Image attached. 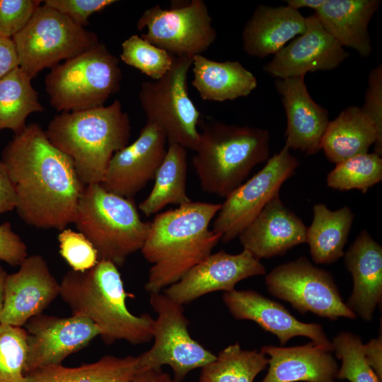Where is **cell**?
Masks as SVG:
<instances>
[{"mask_svg": "<svg viewBox=\"0 0 382 382\" xmlns=\"http://www.w3.org/2000/svg\"><path fill=\"white\" fill-rule=\"evenodd\" d=\"M223 301L230 313L238 320H250L275 335L282 345L296 336L309 337L313 342L333 351L322 325L297 320L280 303L253 290L224 292Z\"/></svg>", "mask_w": 382, "mask_h": 382, "instance_id": "cell-19", "label": "cell"}, {"mask_svg": "<svg viewBox=\"0 0 382 382\" xmlns=\"http://www.w3.org/2000/svg\"><path fill=\"white\" fill-rule=\"evenodd\" d=\"M31 81L19 66L0 79V132L6 129L19 134L29 115L45 110Z\"/></svg>", "mask_w": 382, "mask_h": 382, "instance_id": "cell-31", "label": "cell"}, {"mask_svg": "<svg viewBox=\"0 0 382 382\" xmlns=\"http://www.w3.org/2000/svg\"><path fill=\"white\" fill-rule=\"evenodd\" d=\"M306 28V18L288 6L259 5L248 20L242 33L243 51L263 58L275 54Z\"/></svg>", "mask_w": 382, "mask_h": 382, "instance_id": "cell-24", "label": "cell"}, {"mask_svg": "<svg viewBox=\"0 0 382 382\" xmlns=\"http://www.w3.org/2000/svg\"><path fill=\"white\" fill-rule=\"evenodd\" d=\"M265 272L260 260L248 250L231 254L221 250L192 267L163 293L183 306L213 291H231L240 281Z\"/></svg>", "mask_w": 382, "mask_h": 382, "instance_id": "cell-16", "label": "cell"}, {"mask_svg": "<svg viewBox=\"0 0 382 382\" xmlns=\"http://www.w3.org/2000/svg\"><path fill=\"white\" fill-rule=\"evenodd\" d=\"M268 291L301 313L311 312L332 320L357 315L343 301L332 274L306 257L280 265L265 277Z\"/></svg>", "mask_w": 382, "mask_h": 382, "instance_id": "cell-11", "label": "cell"}, {"mask_svg": "<svg viewBox=\"0 0 382 382\" xmlns=\"http://www.w3.org/2000/svg\"><path fill=\"white\" fill-rule=\"evenodd\" d=\"M305 32L285 45L263 70L278 79L337 67L349 53L323 27L315 14L306 18Z\"/></svg>", "mask_w": 382, "mask_h": 382, "instance_id": "cell-18", "label": "cell"}, {"mask_svg": "<svg viewBox=\"0 0 382 382\" xmlns=\"http://www.w3.org/2000/svg\"><path fill=\"white\" fill-rule=\"evenodd\" d=\"M289 150L284 144L260 171L225 197L212 229L221 236L223 243L238 237L295 173L299 161Z\"/></svg>", "mask_w": 382, "mask_h": 382, "instance_id": "cell-12", "label": "cell"}, {"mask_svg": "<svg viewBox=\"0 0 382 382\" xmlns=\"http://www.w3.org/2000/svg\"><path fill=\"white\" fill-rule=\"evenodd\" d=\"M304 78L278 79L274 84L286 115L285 145L308 156L321 149V139L330 121L328 111L311 97Z\"/></svg>", "mask_w": 382, "mask_h": 382, "instance_id": "cell-20", "label": "cell"}, {"mask_svg": "<svg viewBox=\"0 0 382 382\" xmlns=\"http://www.w3.org/2000/svg\"><path fill=\"white\" fill-rule=\"evenodd\" d=\"M267 365L268 358L262 352L242 349L235 343L202 368L199 382H253Z\"/></svg>", "mask_w": 382, "mask_h": 382, "instance_id": "cell-32", "label": "cell"}, {"mask_svg": "<svg viewBox=\"0 0 382 382\" xmlns=\"http://www.w3.org/2000/svg\"><path fill=\"white\" fill-rule=\"evenodd\" d=\"M40 0H0V36L11 38L29 23Z\"/></svg>", "mask_w": 382, "mask_h": 382, "instance_id": "cell-38", "label": "cell"}, {"mask_svg": "<svg viewBox=\"0 0 382 382\" xmlns=\"http://www.w3.org/2000/svg\"><path fill=\"white\" fill-rule=\"evenodd\" d=\"M28 247L21 237L6 221L0 224V260L19 266L28 257Z\"/></svg>", "mask_w": 382, "mask_h": 382, "instance_id": "cell-41", "label": "cell"}, {"mask_svg": "<svg viewBox=\"0 0 382 382\" xmlns=\"http://www.w3.org/2000/svg\"><path fill=\"white\" fill-rule=\"evenodd\" d=\"M325 0H287V6L299 11V8H309L315 11L318 10L325 3Z\"/></svg>", "mask_w": 382, "mask_h": 382, "instance_id": "cell-46", "label": "cell"}, {"mask_svg": "<svg viewBox=\"0 0 382 382\" xmlns=\"http://www.w3.org/2000/svg\"><path fill=\"white\" fill-rule=\"evenodd\" d=\"M380 4L378 0H325L314 14L341 46L366 57L371 52L368 25Z\"/></svg>", "mask_w": 382, "mask_h": 382, "instance_id": "cell-25", "label": "cell"}, {"mask_svg": "<svg viewBox=\"0 0 382 382\" xmlns=\"http://www.w3.org/2000/svg\"><path fill=\"white\" fill-rule=\"evenodd\" d=\"M306 230L302 220L284 205L278 195L238 237L243 249L260 260L282 255L306 243Z\"/></svg>", "mask_w": 382, "mask_h": 382, "instance_id": "cell-21", "label": "cell"}, {"mask_svg": "<svg viewBox=\"0 0 382 382\" xmlns=\"http://www.w3.org/2000/svg\"><path fill=\"white\" fill-rule=\"evenodd\" d=\"M192 64V57H175L170 69L161 79L141 84L139 99L146 122L159 127L168 144L195 151L200 139V113L188 94Z\"/></svg>", "mask_w": 382, "mask_h": 382, "instance_id": "cell-9", "label": "cell"}, {"mask_svg": "<svg viewBox=\"0 0 382 382\" xmlns=\"http://www.w3.org/2000/svg\"><path fill=\"white\" fill-rule=\"evenodd\" d=\"M382 180V158L366 153L336 164L327 176L328 186L340 191L357 189L366 193Z\"/></svg>", "mask_w": 382, "mask_h": 382, "instance_id": "cell-33", "label": "cell"}, {"mask_svg": "<svg viewBox=\"0 0 382 382\" xmlns=\"http://www.w3.org/2000/svg\"><path fill=\"white\" fill-rule=\"evenodd\" d=\"M344 256L353 278V290L346 304L364 320H371L382 299V247L363 230Z\"/></svg>", "mask_w": 382, "mask_h": 382, "instance_id": "cell-22", "label": "cell"}, {"mask_svg": "<svg viewBox=\"0 0 382 382\" xmlns=\"http://www.w3.org/2000/svg\"><path fill=\"white\" fill-rule=\"evenodd\" d=\"M203 0L170 8L156 4L146 9L137 21L141 36L175 57L202 54L214 43L216 31Z\"/></svg>", "mask_w": 382, "mask_h": 382, "instance_id": "cell-13", "label": "cell"}, {"mask_svg": "<svg viewBox=\"0 0 382 382\" xmlns=\"http://www.w3.org/2000/svg\"><path fill=\"white\" fill-rule=\"evenodd\" d=\"M199 133L192 164L207 193L226 197L256 165L269 158L266 129L214 120L204 122Z\"/></svg>", "mask_w": 382, "mask_h": 382, "instance_id": "cell-5", "label": "cell"}, {"mask_svg": "<svg viewBox=\"0 0 382 382\" xmlns=\"http://www.w3.org/2000/svg\"><path fill=\"white\" fill-rule=\"evenodd\" d=\"M192 84L204 100L224 102L248 96L257 85L255 76L238 61L217 62L192 57Z\"/></svg>", "mask_w": 382, "mask_h": 382, "instance_id": "cell-27", "label": "cell"}, {"mask_svg": "<svg viewBox=\"0 0 382 382\" xmlns=\"http://www.w3.org/2000/svg\"><path fill=\"white\" fill-rule=\"evenodd\" d=\"M16 207L13 185L5 164L0 160V215L12 211Z\"/></svg>", "mask_w": 382, "mask_h": 382, "instance_id": "cell-42", "label": "cell"}, {"mask_svg": "<svg viewBox=\"0 0 382 382\" xmlns=\"http://www.w3.org/2000/svg\"><path fill=\"white\" fill-rule=\"evenodd\" d=\"M12 40L19 67L31 79L45 69L98 45V36L42 3L26 26Z\"/></svg>", "mask_w": 382, "mask_h": 382, "instance_id": "cell-8", "label": "cell"}, {"mask_svg": "<svg viewBox=\"0 0 382 382\" xmlns=\"http://www.w3.org/2000/svg\"><path fill=\"white\" fill-rule=\"evenodd\" d=\"M333 351L342 364L337 378L349 382H381L366 361L360 337L352 332H342L332 341Z\"/></svg>", "mask_w": 382, "mask_h": 382, "instance_id": "cell-35", "label": "cell"}, {"mask_svg": "<svg viewBox=\"0 0 382 382\" xmlns=\"http://www.w3.org/2000/svg\"><path fill=\"white\" fill-rule=\"evenodd\" d=\"M50 69L45 91L51 106L61 112L104 105L122 79L118 58L102 42Z\"/></svg>", "mask_w": 382, "mask_h": 382, "instance_id": "cell-7", "label": "cell"}, {"mask_svg": "<svg viewBox=\"0 0 382 382\" xmlns=\"http://www.w3.org/2000/svg\"><path fill=\"white\" fill-rule=\"evenodd\" d=\"M28 352L24 374L51 365L86 347L99 335L96 325L77 315L68 318L39 314L25 323Z\"/></svg>", "mask_w": 382, "mask_h": 382, "instance_id": "cell-14", "label": "cell"}, {"mask_svg": "<svg viewBox=\"0 0 382 382\" xmlns=\"http://www.w3.org/2000/svg\"><path fill=\"white\" fill-rule=\"evenodd\" d=\"M27 332L22 327L0 323V382H24Z\"/></svg>", "mask_w": 382, "mask_h": 382, "instance_id": "cell-36", "label": "cell"}, {"mask_svg": "<svg viewBox=\"0 0 382 382\" xmlns=\"http://www.w3.org/2000/svg\"><path fill=\"white\" fill-rule=\"evenodd\" d=\"M73 223L92 243L99 260L117 267L141 250L150 228V222L141 219L133 199L108 192L100 183L85 186Z\"/></svg>", "mask_w": 382, "mask_h": 382, "instance_id": "cell-6", "label": "cell"}, {"mask_svg": "<svg viewBox=\"0 0 382 382\" xmlns=\"http://www.w3.org/2000/svg\"><path fill=\"white\" fill-rule=\"evenodd\" d=\"M187 171L186 149L177 144H168L154 179V187L139 205L140 211L150 216L168 204L180 206L190 202L187 194Z\"/></svg>", "mask_w": 382, "mask_h": 382, "instance_id": "cell-30", "label": "cell"}, {"mask_svg": "<svg viewBox=\"0 0 382 382\" xmlns=\"http://www.w3.org/2000/svg\"><path fill=\"white\" fill-rule=\"evenodd\" d=\"M313 213L312 222L306 230L312 260L318 264L335 262L345 255L354 214L348 207L331 211L323 203L315 204Z\"/></svg>", "mask_w": 382, "mask_h": 382, "instance_id": "cell-29", "label": "cell"}, {"mask_svg": "<svg viewBox=\"0 0 382 382\" xmlns=\"http://www.w3.org/2000/svg\"><path fill=\"white\" fill-rule=\"evenodd\" d=\"M166 142L163 131L146 122L137 139L113 155L100 184L108 192L133 199L154 179Z\"/></svg>", "mask_w": 382, "mask_h": 382, "instance_id": "cell-15", "label": "cell"}, {"mask_svg": "<svg viewBox=\"0 0 382 382\" xmlns=\"http://www.w3.org/2000/svg\"><path fill=\"white\" fill-rule=\"evenodd\" d=\"M1 161L14 187L19 217L28 226L62 231L74 222L85 187L73 160L48 139L37 122L4 148Z\"/></svg>", "mask_w": 382, "mask_h": 382, "instance_id": "cell-1", "label": "cell"}, {"mask_svg": "<svg viewBox=\"0 0 382 382\" xmlns=\"http://www.w3.org/2000/svg\"><path fill=\"white\" fill-rule=\"evenodd\" d=\"M374 144V153L382 155V137L370 118L357 106H349L330 121L323 136L320 149L335 164L352 156L368 153Z\"/></svg>", "mask_w": 382, "mask_h": 382, "instance_id": "cell-26", "label": "cell"}, {"mask_svg": "<svg viewBox=\"0 0 382 382\" xmlns=\"http://www.w3.org/2000/svg\"><path fill=\"white\" fill-rule=\"evenodd\" d=\"M60 282L40 254L28 256L17 272L7 274L0 323L23 327L59 295Z\"/></svg>", "mask_w": 382, "mask_h": 382, "instance_id": "cell-17", "label": "cell"}, {"mask_svg": "<svg viewBox=\"0 0 382 382\" xmlns=\"http://www.w3.org/2000/svg\"><path fill=\"white\" fill-rule=\"evenodd\" d=\"M131 382H172L170 376L161 369L141 371Z\"/></svg>", "mask_w": 382, "mask_h": 382, "instance_id": "cell-45", "label": "cell"}, {"mask_svg": "<svg viewBox=\"0 0 382 382\" xmlns=\"http://www.w3.org/2000/svg\"><path fill=\"white\" fill-rule=\"evenodd\" d=\"M268 371L261 382H335L338 366L330 349L313 342L289 347L265 345Z\"/></svg>", "mask_w": 382, "mask_h": 382, "instance_id": "cell-23", "label": "cell"}, {"mask_svg": "<svg viewBox=\"0 0 382 382\" xmlns=\"http://www.w3.org/2000/svg\"><path fill=\"white\" fill-rule=\"evenodd\" d=\"M6 270L0 266V320L4 308V286L5 281L7 276Z\"/></svg>", "mask_w": 382, "mask_h": 382, "instance_id": "cell-47", "label": "cell"}, {"mask_svg": "<svg viewBox=\"0 0 382 382\" xmlns=\"http://www.w3.org/2000/svg\"><path fill=\"white\" fill-rule=\"evenodd\" d=\"M139 371L138 356L105 355L76 367L62 364L42 367L25 374L24 382H131Z\"/></svg>", "mask_w": 382, "mask_h": 382, "instance_id": "cell-28", "label": "cell"}, {"mask_svg": "<svg viewBox=\"0 0 382 382\" xmlns=\"http://www.w3.org/2000/svg\"><path fill=\"white\" fill-rule=\"evenodd\" d=\"M361 110L370 118L382 137V66L378 64L372 69L368 78Z\"/></svg>", "mask_w": 382, "mask_h": 382, "instance_id": "cell-40", "label": "cell"}, {"mask_svg": "<svg viewBox=\"0 0 382 382\" xmlns=\"http://www.w3.org/2000/svg\"><path fill=\"white\" fill-rule=\"evenodd\" d=\"M18 66V57L13 40L0 36V79Z\"/></svg>", "mask_w": 382, "mask_h": 382, "instance_id": "cell-43", "label": "cell"}, {"mask_svg": "<svg viewBox=\"0 0 382 382\" xmlns=\"http://www.w3.org/2000/svg\"><path fill=\"white\" fill-rule=\"evenodd\" d=\"M59 253L71 270L84 272L99 260L97 250L81 232L70 228L60 231L58 237Z\"/></svg>", "mask_w": 382, "mask_h": 382, "instance_id": "cell-37", "label": "cell"}, {"mask_svg": "<svg viewBox=\"0 0 382 382\" xmlns=\"http://www.w3.org/2000/svg\"><path fill=\"white\" fill-rule=\"evenodd\" d=\"M59 296L72 315L85 317L98 328L103 341L112 345L125 340L141 345L153 338L154 319L149 313L133 315L127 309L124 287L117 267L99 260L84 272L69 270L60 282Z\"/></svg>", "mask_w": 382, "mask_h": 382, "instance_id": "cell-3", "label": "cell"}, {"mask_svg": "<svg viewBox=\"0 0 382 382\" xmlns=\"http://www.w3.org/2000/svg\"><path fill=\"white\" fill-rule=\"evenodd\" d=\"M221 204L192 202L158 213L141 249L152 265L145 290L159 293L212 253L221 236L209 226Z\"/></svg>", "mask_w": 382, "mask_h": 382, "instance_id": "cell-2", "label": "cell"}, {"mask_svg": "<svg viewBox=\"0 0 382 382\" xmlns=\"http://www.w3.org/2000/svg\"><path fill=\"white\" fill-rule=\"evenodd\" d=\"M150 304L157 314L153 325L154 342L138 356L141 371L168 365L174 374L172 382H182L190 371L216 359V355L190 336L183 305L161 292L150 294Z\"/></svg>", "mask_w": 382, "mask_h": 382, "instance_id": "cell-10", "label": "cell"}, {"mask_svg": "<svg viewBox=\"0 0 382 382\" xmlns=\"http://www.w3.org/2000/svg\"><path fill=\"white\" fill-rule=\"evenodd\" d=\"M43 4L64 14L85 28L91 15L117 2L115 0H45Z\"/></svg>", "mask_w": 382, "mask_h": 382, "instance_id": "cell-39", "label": "cell"}, {"mask_svg": "<svg viewBox=\"0 0 382 382\" xmlns=\"http://www.w3.org/2000/svg\"><path fill=\"white\" fill-rule=\"evenodd\" d=\"M50 141L68 155L86 186L100 183L113 155L129 144V117L119 100L110 105L62 112L45 129Z\"/></svg>", "mask_w": 382, "mask_h": 382, "instance_id": "cell-4", "label": "cell"}, {"mask_svg": "<svg viewBox=\"0 0 382 382\" xmlns=\"http://www.w3.org/2000/svg\"><path fill=\"white\" fill-rule=\"evenodd\" d=\"M365 359L371 369L382 381V338L381 334L363 345Z\"/></svg>", "mask_w": 382, "mask_h": 382, "instance_id": "cell-44", "label": "cell"}, {"mask_svg": "<svg viewBox=\"0 0 382 382\" xmlns=\"http://www.w3.org/2000/svg\"><path fill=\"white\" fill-rule=\"evenodd\" d=\"M120 59L128 66L156 81L170 69L175 56L134 34L122 43Z\"/></svg>", "mask_w": 382, "mask_h": 382, "instance_id": "cell-34", "label": "cell"}]
</instances>
